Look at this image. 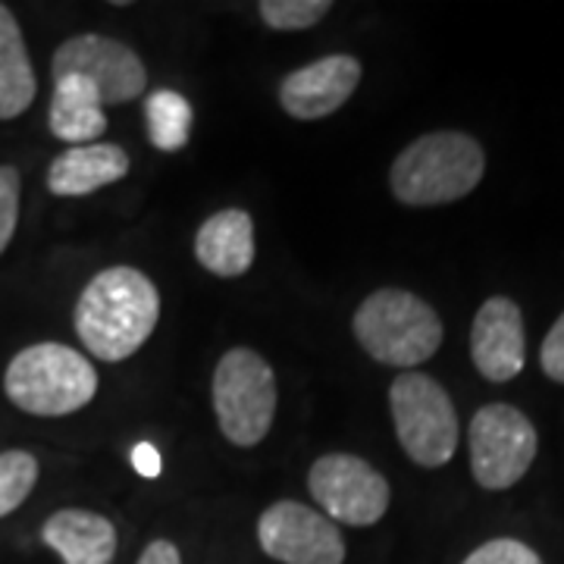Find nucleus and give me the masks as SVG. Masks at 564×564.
I'll return each mask as SVG.
<instances>
[{"label": "nucleus", "mask_w": 564, "mask_h": 564, "mask_svg": "<svg viewBox=\"0 0 564 564\" xmlns=\"http://www.w3.org/2000/svg\"><path fill=\"white\" fill-rule=\"evenodd\" d=\"M484 170L480 141L464 132H430L395 158L389 188L408 207H440L470 195L484 180Z\"/></svg>", "instance_id": "nucleus-2"}, {"label": "nucleus", "mask_w": 564, "mask_h": 564, "mask_svg": "<svg viewBox=\"0 0 564 564\" xmlns=\"http://www.w3.org/2000/svg\"><path fill=\"white\" fill-rule=\"evenodd\" d=\"M20 192L22 182L17 166L0 163V254L13 242V232L20 223Z\"/></svg>", "instance_id": "nucleus-21"}, {"label": "nucleus", "mask_w": 564, "mask_h": 564, "mask_svg": "<svg viewBox=\"0 0 564 564\" xmlns=\"http://www.w3.org/2000/svg\"><path fill=\"white\" fill-rule=\"evenodd\" d=\"M54 79L61 76H82L88 82L104 107L110 104H129L148 88V69L139 54L117 39L107 35H73L57 47L51 63Z\"/></svg>", "instance_id": "nucleus-9"}, {"label": "nucleus", "mask_w": 564, "mask_h": 564, "mask_svg": "<svg viewBox=\"0 0 564 564\" xmlns=\"http://www.w3.org/2000/svg\"><path fill=\"white\" fill-rule=\"evenodd\" d=\"M161 321V292L135 267H107L82 289L73 326L98 361L132 358Z\"/></svg>", "instance_id": "nucleus-1"}, {"label": "nucleus", "mask_w": 564, "mask_h": 564, "mask_svg": "<svg viewBox=\"0 0 564 564\" xmlns=\"http://www.w3.org/2000/svg\"><path fill=\"white\" fill-rule=\"evenodd\" d=\"M144 122H148V139L158 151L176 154L188 144L192 135V104L173 88H158L144 98Z\"/></svg>", "instance_id": "nucleus-18"}, {"label": "nucleus", "mask_w": 564, "mask_h": 564, "mask_svg": "<svg viewBox=\"0 0 564 564\" xmlns=\"http://www.w3.org/2000/svg\"><path fill=\"white\" fill-rule=\"evenodd\" d=\"M307 492L333 524L373 527L386 511L392 489L383 474L358 455H323L311 464Z\"/></svg>", "instance_id": "nucleus-8"}, {"label": "nucleus", "mask_w": 564, "mask_h": 564, "mask_svg": "<svg viewBox=\"0 0 564 564\" xmlns=\"http://www.w3.org/2000/svg\"><path fill=\"white\" fill-rule=\"evenodd\" d=\"M355 339L373 361L414 367L430 361L443 345V321L408 289H377L355 311Z\"/></svg>", "instance_id": "nucleus-4"}, {"label": "nucleus", "mask_w": 564, "mask_h": 564, "mask_svg": "<svg viewBox=\"0 0 564 564\" xmlns=\"http://www.w3.org/2000/svg\"><path fill=\"white\" fill-rule=\"evenodd\" d=\"M462 564H543V558L521 540H489L474 549Z\"/></svg>", "instance_id": "nucleus-22"}, {"label": "nucleus", "mask_w": 564, "mask_h": 564, "mask_svg": "<svg viewBox=\"0 0 564 564\" xmlns=\"http://www.w3.org/2000/svg\"><path fill=\"white\" fill-rule=\"evenodd\" d=\"M139 564H182V555L176 545L170 540H154L148 543V549L141 552Z\"/></svg>", "instance_id": "nucleus-25"}, {"label": "nucleus", "mask_w": 564, "mask_h": 564, "mask_svg": "<svg viewBox=\"0 0 564 564\" xmlns=\"http://www.w3.org/2000/svg\"><path fill=\"white\" fill-rule=\"evenodd\" d=\"M524 317L521 307L496 295L484 302L470 326V358L489 383H508L524 370Z\"/></svg>", "instance_id": "nucleus-12"}, {"label": "nucleus", "mask_w": 564, "mask_h": 564, "mask_svg": "<svg viewBox=\"0 0 564 564\" xmlns=\"http://www.w3.org/2000/svg\"><path fill=\"white\" fill-rule=\"evenodd\" d=\"M41 543L63 564H110L117 555V527L88 508H61L41 527Z\"/></svg>", "instance_id": "nucleus-14"}, {"label": "nucleus", "mask_w": 564, "mask_h": 564, "mask_svg": "<svg viewBox=\"0 0 564 564\" xmlns=\"http://www.w3.org/2000/svg\"><path fill=\"white\" fill-rule=\"evenodd\" d=\"M214 414L223 436L239 448L267 440L276 417V377L254 348L226 351L214 370Z\"/></svg>", "instance_id": "nucleus-5"}, {"label": "nucleus", "mask_w": 564, "mask_h": 564, "mask_svg": "<svg viewBox=\"0 0 564 564\" xmlns=\"http://www.w3.org/2000/svg\"><path fill=\"white\" fill-rule=\"evenodd\" d=\"M47 126L61 141L76 144H95L107 132V113L98 91L82 76H61L54 79Z\"/></svg>", "instance_id": "nucleus-16"}, {"label": "nucleus", "mask_w": 564, "mask_h": 564, "mask_svg": "<svg viewBox=\"0 0 564 564\" xmlns=\"http://www.w3.org/2000/svg\"><path fill=\"white\" fill-rule=\"evenodd\" d=\"M258 543L263 555L280 564H343L345 540L339 524L323 511L282 499L258 518Z\"/></svg>", "instance_id": "nucleus-10"}, {"label": "nucleus", "mask_w": 564, "mask_h": 564, "mask_svg": "<svg viewBox=\"0 0 564 564\" xmlns=\"http://www.w3.org/2000/svg\"><path fill=\"white\" fill-rule=\"evenodd\" d=\"M3 392L25 414L66 417L98 395V370L69 345H29L7 364Z\"/></svg>", "instance_id": "nucleus-3"}, {"label": "nucleus", "mask_w": 564, "mask_h": 564, "mask_svg": "<svg viewBox=\"0 0 564 564\" xmlns=\"http://www.w3.org/2000/svg\"><path fill=\"white\" fill-rule=\"evenodd\" d=\"M39 458L25 448H10L0 455V518L13 514L39 484Z\"/></svg>", "instance_id": "nucleus-19"}, {"label": "nucleus", "mask_w": 564, "mask_h": 564, "mask_svg": "<svg viewBox=\"0 0 564 564\" xmlns=\"http://www.w3.org/2000/svg\"><path fill=\"white\" fill-rule=\"evenodd\" d=\"M39 95L35 69L13 10L0 3V120L22 117Z\"/></svg>", "instance_id": "nucleus-17"}, {"label": "nucleus", "mask_w": 564, "mask_h": 564, "mask_svg": "<svg viewBox=\"0 0 564 564\" xmlns=\"http://www.w3.org/2000/svg\"><path fill=\"white\" fill-rule=\"evenodd\" d=\"M470 470L484 489H511L536 458L540 436L527 414L511 404H486L470 421Z\"/></svg>", "instance_id": "nucleus-7"}, {"label": "nucleus", "mask_w": 564, "mask_h": 564, "mask_svg": "<svg viewBox=\"0 0 564 564\" xmlns=\"http://www.w3.org/2000/svg\"><path fill=\"white\" fill-rule=\"evenodd\" d=\"M540 364H543V373L549 380L564 383V314L555 321V326L549 329V336L543 339Z\"/></svg>", "instance_id": "nucleus-23"}, {"label": "nucleus", "mask_w": 564, "mask_h": 564, "mask_svg": "<svg viewBox=\"0 0 564 564\" xmlns=\"http://www.w3.org/2000/svg\"><path fill=\"white\" fill-rule=\"evenodd\" d=\"M129 166H132L129 154L120 144H110V141L76 144L57 154L47 166V188L61 198H85L113 182L126 180Z\"/></svg>", "instance_id": "nucleus-13"}, {"label": "nucleus", "mask_w": 564, "mask_h": 564, "mask_svg": "<svg viewBox=\"0 0 564 564\" xmlns=\"http://www.w3.org/2000/svg\"><path fill=\"white\" fill-rule=\"evenodd\" d=\"M389 408L404 455L421 467H443L458 448V414L443 386L404 370L389 386Z\"/></svg>", "instance_id": "nucleus-6"}, {"label": "nucleus", "mask_w": 564, "mask_h": 564, "mask_svg": "<svg viewBox=\"0 0 564 564\" xmlns=\"http://www.w3.org/2000/svg\"><path fill=\"white\" fill-rule=\"evenodd\" d=\"M195 258L220 280L245 276L254 263V220L242 207L207 217L195 236Z\"/></svg>", "instance_id": "nucleus-15"}, {"label": "nucleus", "mask_w": 564, "mask_h": 564, "mask_svg": "<svg viewBox=\"0 0 564 564\" xmlns=\"http://www.w3.org/2000/svg\"><path fill=\"white\" fill-rule=\"evenodd\" d=\"M132 467H135V474L144 477V480L161 477L163 458H161V452H158V445H151V443L135 445V448H132Z\"/></svg>", "instance_id": "nucleus-24"}, {"label": "nucleus", "mask_w": 564, "mask_h": 564, "mask_svg": "<svg viewBox=\"0 0 564 564\" xmlns=\"http://www.w3.org/2000/svg\"><path fill=\"white\" fill-rule=\"evenodd\" d=\"M329 10V0H263L261 20L276 32H302L317 25Z\"/></svg>", "instance_id": "nucleus-20"}, {"label": "nucleus", "mask_w": 564, "mask_h": 564, "mask_svg": "<svg viewBox=\"0 0 564 564\" xmlns=\"http://www.w3.org/2000/svg\"><path fill=\"white\" fill-rule=\"evenodd\" d=\"M358 82H361V63L351 54L321 57L282 79L280 104L295 120H323L355 95Z\"/></svg>", "instance_id": "nucleus-11"}]
</instances>
